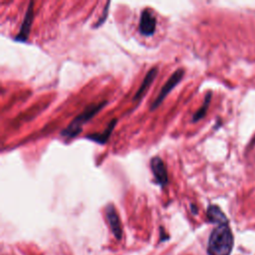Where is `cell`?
Wrapping results in <instances>:
<instances>
[{"label": "cell", "mask_w": 255, "mask_h": 255, "mask_svg": "<svg viewBox=\"0 0 255 255\" xmlns=\"http://www.w3.org/2000/svg\"><path fill=\"white\" fill-rule=\"evenodd\" d=\"M211 100H212V93H209V94H207V96H206V98H205V102H204L203 106L201 107V109H199V110L197 111V113L194 115V117H193V122H198V121L202 120V119L207 115L208 108H209V106H210Z\"/></svg>", "instance_id": "obj_11"}, {"label": "cell", "mask_w": 255, "mask_h": 255, "mask_svg": "<svg viewBox=\"0 0 255 255\" xmlns=\"http://www.w3.org/2000/svg\"><path fill=\"white\" fill-rule=\"evenodd\" d=\"M207 214H208L209 220L212 223H215L217 225L228 223L227 217L217 206H210L208 209Z\"/></svg>", "instance_id": "obj_10"}, {"label": "cell", "mask_w": 255, "mask_h": 255, "mask_svg": "<svg viewBox=\"0 0 255 255\" xmlns=\"http://www.w3.org/2000/svg\"><path fill=\"white\" fill-rule=\"evenodd\" d=\"M106 215L108 218V221L110 223L111 229L115 235V237L117 239H121L122 238V234H123V230H122V225H121V221L119 218V215L115 210V208L113 206H108L106 209Z\"/></svg>", "instance_id": "obj_7"}, {"label": "cell", "mask_w": 255, "mask_h": 255, "mask_svg": "<svg viewBox=\"0 0 255 255\" xmlns=\"http://www.w3.org/2000/svg\"><path fill=\"white\" fill-rule=\"evenodd\" d=\"M116 124H117V120H116V119L112 120V121L110 122L109 126L105 129L104 132L99 133V134H92V135H89V136H87V139H89V140H91V141H94V142H96V143H98V144H100V145L106 144L107 141L109 140V138H110V136H111L113 130H114V128H115Z\"/></svg>", "instance_id": "obj_9"}, {"label": "cell", "mask_w": 255, "mask_h": 255, "mask_svg": "<svg viewBox=\"0 0 255 255\" xmlns=\"http://www.w3.org/2000/svg\"><path fill=\"white\" fill-rule=\"evenodd\" d=\"M234 238L228 223L219 224L212 231L209 243V255H230L233 249Z\"/></svg>", "instance_id": "obj_1"}, {"label": "cell", "mask_w": 255, "mask_h": 255, "mask_svg": "<svg viewBox=\"0 0 255 255\" xmlns=\"http://www.w3.org/2000/svg\"><path fill=\"white\" fill-rule=\"evenodd\" d=\"M157 27V19L153 12L147 8L142 11L141 18H140V24H139V30L142 35L149 37L154 35Z\"/></svg>", "instance_id": "obj_4"}, {"label": "cell", "mask_w": 255, "mask_h": 255, "mask_svg": "<svg viewBox=\"0 0 255 255\" xmlns=\"http://www.w3.org/2000/svg\"><path fill=\"white\" fill-rule=\"evenodd\" d=\"M184 75V70L182 68H179L177 70H175L172 75L169 78V80L166 82V84L163 86L161 92L159 93L158 97L156 98V100L153 102L152 106H151V110H155L157 109L162 102L166 99V97L172 91V89L180 82V80L182 79Z\"/></svg>", "instance_id": "obj_3"}, {"label": "cell", "mask_w": 255, "mask_h": 255, "mask_svg": "<svg viewBox=\"0 0 255 255\" xmlns=\"http://www.w3.org/2000/svg\"><path fill=\"white\" fill-rule=\"evenodd\" d=\"M107 102H101L99 104H92L87 107L80 115H78L66 128L61 132V136L64 138H75L82 132V126L90 121L96 114H98L102 108L106 106Z\"/></svg>", "instance_id": "obj_2"}, {"label": "cell", "mask_w": 255, "mask_h": 255, "mask_svg": "<svg viewBox=\"0 0 255 255\" xmlns=\"http://www.w3.org/2000/svg\"><path fill=\"white\" fill-rule=\"evenodd\" d=\"M151 169H152V171L155 175L157 182L161 186H165L169 183L168 171H167L166 166L161 158L155 157L151 160Z\"/></svg>", "instance_id": "obj_6"}, {"label": "cell", "mask_w": 255, "mask_h": 255, "mask_svg": "<svg viewBox=\"0 0 255 255\" xmlns=\"http://www.w3.org/2000/svg\"><path fill=\"white\" fill-rule=\"evenodd\" d=\"M109 5H110V2L107 3V5H106V7H105V12L102 14V17L99 19V21L97 22V24L95 25V27H100V26L105 22V20L107 19V15H108V11H109Z\"/></svg>", "instance_id": "obj_12"}, {"label": "cell", "mask_w": 255, "mask_h": 255, "mask_svg": "<svg viewBox=\"0 0 255 255\" xmlns=\"http://www.w3.org/2000/svg\"><path fill=\"white\" fill-rule=\"evenodd\" d=\"M33 18H34V2L31 1V2H29V5H28L27 11L25 13V17L22 22V25L20 27L19 33L15 37L16 41L25 42L27 40L29 33H30L31 25L33 22Z\"/></svg>", "instance_id": "obj_5"}, {"label": "cell", "mask_w": 255, "mask_h": 255, "mask_svg": "<svg viewBox=\"0 0 255 255\" xmlns=\"http://www.w3.org/2000/svg\"><path fill=\"white\" fill-rule=\"evenodd\" d=\"M158 75V67H154L152 68L146 75V77L144 78L143 83L141 84L139 90L137 91V93L135 94L134 100H139L141 98H143V96L146 94V92L148 91L149 87L151 86V84L154 82V80L156 79Z\"/></svg>", "instance_id": "obj_8"}]
</instances>
